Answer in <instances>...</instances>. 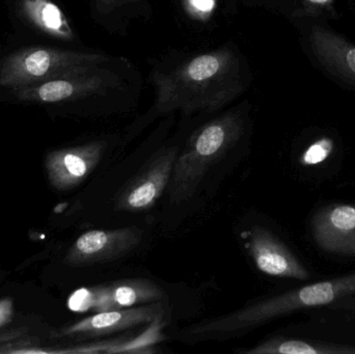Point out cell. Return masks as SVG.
Wrapping results in <instances>:
<instances>
[{"instance_id":"6","label":"cell","mask_w":355,"mask_h":354,"mask_svg":"<svg viewBox=\"0 0 355 354\" xmlns=\"http://www.w3.org/2000/svg\"><path fill=\"white\" fill-rule=\"evenodd\" d=\"M141 240V232L137 228L89 231L69 249L64 263L81 267L114 261L130 253Z\"/></svg>"},{"instance_id":"1","label":"cell","mask_w":355,"mask_h":354,"mask_svg":"<svg viewBox=\"0 0 355 354\" xmlns=\"http://www.w3.org/2000/svg\"><path fill=\"white\" fill-rule=\"evenodd\" d=\"M244 80L241 60L232 48L194 54L154 73L153 109L158 114L215 112L243 91Z\"/></svg>"},{"instance_id":"16","label":"cell","mask_w":355,"mask_h":354,"mask_svg":"<svg viewBox=\"0 0 355 354\" xmlns=\"http://www.w3.org/2000/svg\"><path fill=\"white\" fill-rule=\"evenodd\" d=\"M334 143L331 139H319L310 145L302 157V162L306 166H314L324 161L333 151Z\"/></svg>"},{"instance_id":"19","label":"cell","mask_w":355,"mask_h":354,"mask_svg":"<svg viewBox=\"0 0 355 354\" xmlns=\"http://www.w3.org/2000/svg\"><path fill=\"white\" fill-rule=\"evenodd\" d=\"M12 315V301L10 299L0 301V328L6 326Z\"/></svg>"},{"instance_id":"7","label":"cell","mask_w":355,"mask_h":354,"mask_svg":"<svg viewBox=\"0 0 355 354\" xmlns=\"http://www.w3.org/2000/svg\"><path fill=\"white\" fill-rule=\"evenodd\" d=\"M177 156L174 148L157 154L121 191L116 197V207L130 212L153 207L170 184Z\"/></svg>"},{"instance_id":"11","label":"cell","mask_w":355,"mask_h":354,"mask_svg":"<svg viewBox=\"0 0 355 354\" xmlns=\"http://www.w3.org/2000/svg\"><path fill=\"white\" fill-rule=\"evenodd\" d=\"M246 247L263 274L296 280H308L310 276L295 256L264 227L256 226L250 231Z\"/></svg>"},{"instance_id":"18","label":"cell","mask_w":355,"mask_h":354,"mask_svg":"<svg viewBox=\"0 0 355 354\" xmlns=\"http://www.w3.org/2000/svg\"><path fill=\"white\" fill-rule=\"evenodd\" d=\"M186 10L196 18H208L216 6V0H184Z\"/></svg>"},{"instance_id":"5","label":"cell","mask_w":355,"mask_h":354,"mask_svg":"<svg viewBox=\"0 0 355 354\" xmlns=\"http://www.w3.org/2000/svg\"><path fill=\"white\" fill-rule=\"evenodd\" d=\"M164 297V291L155 283L131 278L80 289L71 297L69 307L73 311L100 313L156 303Z\"/></svg>"},{"instance_id":"4","label":"cell","mask_w":355,"mask_h":354,"mask_svg":"<svg viewBox=\"0 0 355 354\" xmlns=\"http://www.w3.org/2000/svg\"><path fill=\"white\" fill-rule=\"evenodd\" d=\"M110 60L104 54L58 48L29 47L10 54L0 66V85L20 89L102 68Z\"/></svg>"},{"instance_id":"8","label":"cell","mask_w":355,"mask_h":354,"mask_svg":"<svg viewBox=\"0 0 355 354\" xmlns=\"http://www.w3.org/2000/svg\"><path fill=\"white\" fill-rule=\"evenodd\" d=\"M112 81L114 76L100 68L85 74L71 75L27 85L14 91L16 97L22 101L58 103L104 93L108 87L114 85Z\"/></svg>"},{"instance_id":"13","label":"cell","mask_w":355,"mask_h":354,"mask_svg":"<svg viewBox=\"0 0 355 354\" xmlns=\"http://www.w3.org/2000/svg\"><path fill=\"white\" fill-rule=\"evenodd\" d=\"M311 45L317 57L338 76L355 82V45L321 27H314Z\"/></svg>"},{"instance_id":"10","label":"cell","mask_w":355,"mask_h":354,"mask_svg":"<svg viewBox=\"0 0 355 354\" xmlns=\"http://www.w3.org/2000/svg\"><path fill=\"white\" fill-rule=\"evenodd\" d=\"M166 313L164 303L141 305L137 308L100 312L62 330V336L101 337L130 330L141 324L162 319Z\"/></svg>"},{"instance_id":"12","label":"cell","mask_w":355,"mask_h":354,"mask_svg":"<svg viewBox=\"0 0 355 354\" xmlns=\"http://www.w3.org/2000/svg\"><path fill=\"white\" fill-rule=\"evenodd\" d=\"M312 226L321 249L355 256V206H329L314 216Z\"/></svg>"},{"instance_id":"14","label":"cell","mask_w":355,"mask_h":354,"mask_svg":"<svg viewBox=\"0 0 355 354\" xmlns=\"http://www.w3.org/2000/svg\"><path fill=\"white\" fill-rule=\"evenodd\" d=\"M20 8L27 20L46 35L64 41L74 39L68 18L52 0H20Z\"/></svg>"},{"instance_id":"20","label":"cell","mask_w":355,"mask_h":354,"mask_svg":"<svg viewBox=\"0 0 355 354\" xmlns=\"http://www.w3.org/2000/svg\"><path fill=\"white\" fill-rule=\"evenodd\" d=\"M310 3L318 4V6H324V4L329 3L331 0H308Z\"/></svg>"},{"instance_id":"2","label":"cell","mask_w":355,"mask_h":354,"mask_svg":"<svg viewBox=\"0 0 355 354\" xmlns=\"http://www.w3.org/2000/svg\"><path fill=\"white\" fill-rule=\"evenodd\" d=\"M244 131L240 112H230L198 128L177 156L168 184L172 204L188 201L213 163L235 147Z\"/></svg>"},{"instance_id":"3","label":"cell","mask_w":355,"mask_h":354,"mask_svg":"<svg viewBox=\"0 0 355 354\" xmlns=\"http://www.w3.org/2000/svg\"><path fill=\"white\" fill-rule=\"evenodd\" d=\"M355 292V274L327 282L317 283L297 290L265 299L229 315L202 322L190 330L193 336L227 334L248 330L273 318L304 308L329 305Z\"/></svg>"},{"instance_id":"15","label":"cell","mask_w":355,"mask_h":354,"mask_svg":"<svg viewBox=\"0 0 355 354\" xmlns=\"http://www.w3.org/2000/svg\"><path fill=\"white\" fill-rule=\"evenodd\" d=\"M248 354H352L354 347L345 345L310 343L287 339H271L254 349L245 351Z\"/></svg>"},{"instance_id":"9","label":"cell","mask_w":355,"mask_h":354,"mask_svg":"<svg viewBox=\"0 0 355 354\" xmlns=\"http://www.w3.org/2000/svg\"><path fill=\"white\" fill-rule=\"evenodd\" d=\"M105 149V141H98L50 152L45 159L50 185L60 191L78 186L97 168Z\"/></svg>"},{"instance_id":"17","label":"cell","mask_w":355,"mask_h":354,"mask_svg":"<svg viewBox=\"0 0 355 354\" xmlns=\"http://www.w3.org/2000/svg\"><path fill=\"white\" fill-rule=\"evenodd\" d=\"M147 0H95L96 8L102 15L122 14L135 10Z\"/></svg>"}]
</instances>
